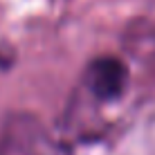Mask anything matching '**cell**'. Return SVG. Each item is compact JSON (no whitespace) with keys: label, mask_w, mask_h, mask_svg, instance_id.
<instances>
[{"label":"cell","mask_w":155,"mask_h":155,"mask_svg":"<svg viewBox=\"0 0 155 155\" xmlns=\"http://www.w3.org/2000/svg\"><path fill=\"white\" fill-rule=\"evenodd\" d=\"M126 83V68L113 56L97 58L88 68V85L99 99H115L121 94Z\"/></svg>","instance_id":"cell-1"}]
</instances>
